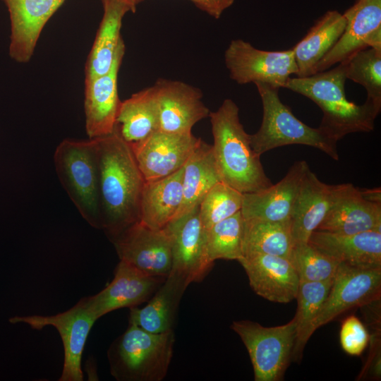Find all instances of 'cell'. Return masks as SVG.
<instances>
[{
    "label": "cell",
    "mask_w": 381,
    "mask_h": 381,
    "mask_svg": "<svg viewBox=\"0 0 381 381\" xmlns=\"http://www.w3.org/2000/svg\"><path fill=\"white\" fill-rule=\"evenodd\" d=\"M95 140L101 229L111 240L139 221L145 180L131 147L116 131Z\"/></svg>",
    "instance_id": "6da1fadb"
},
{
    "label": "cell",
    "mask_w": 381,
    "mask_h": 381,
    "mask_svg": "<svg viewBox=\"0 0 381 381\" xmlns=\"http://www.w3.org/2000/svg\"><path fill=\"white\" fill-rule=\"evenodd\" d=\"M212 151L222 182L241 193L257 192L272 183L266 175L260 156L251 147L250 134L239 119V109L231 99L210 115Z\"/></svg>",
    "instance_id": "7a4b0ae2"
},
{
    "label": "cell",
    "mask_w": 381,
    "mask_h": 381,
    "mask_svg": "<svg viewBox=\"0 0 381 381\" xmlns=\"http://www.w3.org/2000/svg\"><path fill=\"white\" fill-rule=\"evenodd\" d=\"M345 64L307 77H290L284 88L313 101L323 116L320 128L337 143L345 135L374 130L380 114L366 101L361 105L349 101L345 93Z\"/></svg>",
    "instance_id": "3957f363"
},
{
    "label": "cell",
    "mask_w": 381,
    "mask_h": 381,
    "mask_svg": "<svg viewBox=\"0 0 381 381\" xmlns=\"http://www.w3.org/2000/svg\"><path fill=\"white\" fill-rule=\"evenodd\" d=\"M174 330L147 332L133 323L107 351L110 373L118 381H161L173 353Z\"/></svg>",
    "instance_id": "277c9868"
},
{
    "label": "cell",
    "mask_w": 381,
    "mask_h": 381,
    "mask_svg": "<svg viewBox=\"0 0 381 381\" xmlns=\"http://www.w3.org/2000/svg\"><path fill=\"white\" fill-rule=\"evenodd\" d=\"M262 104V120L258 131L250 135V145L257 155L277 147L303 145L317 148L339 159L337 142L320 127L312 128L297 119L281 101L279 88L255 83Z\"/></svg>",
    "instance_id": "5b68a950"
},
{
    "label": "cell",
    "mask_w": 381,
    "mask_h": 381,
    "mask_svg": "<svg viewBox=\"0 0 381 381\" xmlns=\"http://www.w3.org/2000/svg\"><path fill=\"white\" fill-rule=\"evenodd\" d=\"M54 162L62 186L81 216L101 229L95 138L63 140L55 150Z\"/></svg>",
    "instance_id": "8992f818"
},
{
    "label": "cell",
    "mask_w": 381,
    "mask_h": 381,
    "mask_svg": "<svg viewBox=\"0 0 381 381\" xmlns=\"http://www.w3.org/2000/svg\"><path fill=\"white\" fill-rule=\"evenodd\" d=\"M244 344L255 381L281 380L292 358L296 339V323L264 327L250 320L234 321L231 325Z\"/></svg>",
    "instance_id": "52a82bcc"
},
{
    "label": "cell",
    "mask_w": 381,
    "mask_h": 381,
    "mask_svg": "<svg viewBox=\"0 0 381 381\" xmlns=\"http://www.w3.org/2000/svg\"><path fill=\"white\" fill-rule=\"evenodd\" d=\"M229 77L240 85L267 83L284 87L288 79L297 73L294 51H265L243 40H231L224 52Z\"/></svg>",
    "instance_id": "ba28073f"
},
{
    "label": "cell",
    "mask_w": 381,
    "mask_h": 381,
    "mask_svg": "<svg viewBox=\"0 0 381 381\" xmlns=\"http://www.w3.org/2000/svg\"><path fill=\"white\" fill-rule=\"evenodd\" d=\"M380 290L381 268H361L341 262L327 297L309 329V338L318 328L347 310L377 299Z\"/></svg>",
    "instance_id": "9c48e42d"
},
{
    "label": "cell",
    "mask_w": 381,
    "mask_h": 381,
    "mask_svg": "<svg viewBox=\"0 0 381 381\" xmlns=\"http://www.w3.org/2000/svg\"><path fill=\"white\" fill-rule=\"evenodd\" d=\"M97 319L78 302L71 308L54 315L14 316L11 323H25L35 329L55 327L61 336L64 352L59 381H82L81 361L91 328Z\"/></svg>",
    "instance_id": "30bf717a"
},
{
    "label": "cell",
    "mask_w": 381,
    "mask_h": 381,
    "mask_svg": "<svg viewBox=\"0 0 381 381\" xmlns=\"http://www.w3.org/2000/svg\"><path fill=\"white\" fill-rule=\"evenodd\" d=\"M120 260L155 277H167L171 271V246L165 229L136 222L110 240Z\"/></svg>",
    "instance_id": "8fae6325"
},
{
    "label": "cell",
    "mask_w": 381,
    "mask_h": 381,
    "mask_svg": "<svg viewBox=\"0 0 381 381\" xmlns=\"http://www.w3.org/2000/svg\"><path fill=\"white\" fill-rule=\"evenodd\" d=\"M165 279L147 274L120 260L113 280L97 294L84 297L78 303L98 320L113 310L137 307L147 301Z\"/></svg>",
    "instance_id": "7c38bea8"
},
{
    "label": "cell",
    "mask_w": 381,
    "mask_h": 381,
    "mask_svg": "<svg viewBox=\"0 0 381 381\" xmlns=\"http://www.w3.org/2000/svg\"><path fill=\"white\" fill-rule=\"evenodd\" d=\"M164 229L171 246V271L190 283L200 282L213 266L206 246V229L199 217V207L171 220Z\"/></svg>",
    "instance_id": "4fadbf2b"
},
{
    "label": "cell",
    "mask_w": 381,
    "mask_h": 381,
    "mask_svg": "<svg viewBox=\"0 0 381 381\" xmlns=\"http://www.w3.org/2000/svg\"><path fill=\"white\" fill-rule=\"evenodd\" d=\"M344 32L317 66V73L341 63L367 47L381 49V0H356L343 13Z\"/></svg>",
    "instance_id": "5bb4252c"
},
{
    "label": "cell",
    "mask_w": 381,
    "mask_h": 381,
    "mask_svg": "<svg viewBox=\"0 0 381 381\" xmlns=\"http://www.w3.org/2000/svg\"><path fill=\"white\" fill-rule=\"evenodd\" d=\"M153 86L158 109L159 131L192 133L193 126L209 116L198 88L179 80L160 78Z\"/></svg>",
    "instance_id": "9a60e30c"
},
{
    "label": "cell",
    "mask_w": 381,
    "mask_h": 381,
    "mask_svg": "<svg viewBox=\"0 0 381 381\" xmlns=\"http://www.w3.org/2000/svg\"><path fill=\"white\" fill-rule=\"evenodd\" d=\"M200 140L192 133H171L159 130L131 149L145 181H149L169 176L182 168Z\"/></svg>",
    "instance_id": "2e32d148"
},
{
    "label": "cell",
    "mask_w": 381,
    "mask_h": 381,
    "mask_svg": "<svg viewBox=\"0 0 381 381\" xmlns=\"http://www.w3.org/2000/svg\"><path fill=\"white\" fill-rule=\"evenodd\" d=\"M316 230L341 235L381 230V204L365 200L352 183L334 185L332 205Z\"/></svg>",
    "instance_id": "e0dca14e"
},
{
    "label": "cell",
    "mask_w": 381,
    "mask_h": 381,
    "mask_svg": "<svg viewBox=\"0 0 381 381\" xmlns=\"http://www.w3.org/2000/svg\"><path fill=\"white\" fill-rule=\"evenodd\" d=\"M125 52L122 41L113 65L107 73L85 78V130L89 138H97L114 131L120 106L118 94V74Z\"/></svg>",
    "instance_id": "ac0fdd59"
},
{
    "label": "cell",
    "mask_w": 381,
    "mask_h": 381,
    "mask_svg": "<svg viewBox=\"0 0 381 381\" xmlns=\"http://www.w3.org/2000/svg\"><path fill=\"white\" fill-rule=\"evenodd\" d=\"M238 261L248 276L250 286L258 296L279 303L296 299L299 278L289 259L252 253L243 255Z\"/></svg>",
    "instance_id": "d6986e66"
},
{
    "label": "cell",
    "mask_w": 381,
    "mask_h": 381,
    "mask_svg": "<svg viewBox=\"0 0 381 381\" xmlns=\"http://www.w3.org/2000/svg\"><path fill=\"white\" fill-rule=\"evenodd\" d=\"M309 169L306 161H297L277 183L257 192L243 193L241 209L243 219L290 220L303 179Z\"/></svg>",
    "instance_id": "ffe728a7"
},
{
    "label": "cell",
    "mask_w": 381,
    "mask_h": 381,
    "mask_svg": "<svg viewBox=\"0 0 381 381\" xmlns=\"http://www.w3.org/2000/svg\"><path fill=\"white\" fill-rule=\"evenodd\" d=\"M10 13V54L19 62L28 61L47 22L63 0H4Z\"/></svg>",
    "instance_id": "44dd1931"
},
{
    "label": "cell",
    "mask_w": 381,
    "mask_h": 381,
    "mask_svg": "<svg viewBox=\"0 0 381 381\" xmlns=\"http://www.w3.org/2000/svg\"><path fill=\"white\" fill-rule=\"evenodd\" d=\"M308 243L340 263L361 268H381V230L353 235L315 230Z\"/></svg>",
    "instance_id": "7402d4cb"
},
{
    "label": "cell",
    "mask_w": 381,
    "mask_h": 381,
    "mask_svg": "<svg viewBox=\"0 0 381 381\" xmlns=\"http://www.w3.org/2000/svg\"><path fill=\"white\" fill-rule=\"evenodd\" d=\"M334 191V185L323 183L310 169L306 171L290 219L294 245L308 242L329 211Z\"/></svg>",
    "instance_id": "603a6c76"
},
{
    "label": "cell",
    "mask_w": 381,
    "mask_h": 381,
    "mask_svg": "<svg viewBox=\"0 0 381 381\" xmlns=\"http://www.w3.org/2000/svg\"><path fill=\"white\" fill-rule=\"evenodd\" d=\"M190 283L182 275L171 272L142 308H130L128 323L152 332L174 330L181 298Z\"/></svg>",
    "instance_id": "cb8c5ba5"
},
{
    "label": "cell",
    "mask_w": 381,
    "mask_h": 381,
    "mask_svg": "<svg viewBox=\"0 0 381 381\" xmlns=\"http://www.w3.org/2000/svg\"><path fill=\"white\" fill-rule=\"evenodd\" d=\"M346 19L336 10L327 11L292 48L297 66L296 77L317 73V66L344 31Z\"/></svg>",
    "instance_id": "d4e9b609"
},
{
    "label": "cell",
    "mask_w": 381,
    "mask_h": 381,
    "mask_svg": "<svg viewBox=\"0 0 381 381\" xmlns=\"http://www.w3.org/2000/svg\"><path fill=\"white\" fill-rule=\"evenodd\" d=\"M183 167L166 177L145 181L140 202L139 222L163 229L176 214L182 201Z\"/></svg>",
    "instance_id": "484cf974"
},
{
    "label": "cell",
    "mask_w": 381,
    "mask_h": 381,
    "mask_svg": "<svg viewBox=\"0 0 381 381\" xmlns=\"http://www.w3.org/2000/svg\"><path fill=\"white\" fill-rule=\"evenodd\" d=\"M159 129L158 109L153 86L121 102L114 131L131 147L141 143Z\"/></svg>",
    "instance_id": "4316f807"
},
{
    "label": "cell",
    "mask_w": 381,
    "mask_h": 381,
    "mask_svg": "<svg viewBox=\"0 0 381 381\" xmlns=\"http://www.w3.org/2000/svg\"><path fill=\"white\" fill-rule=\"evenodd\" d=\"M103 16L85 66V78L104 75L109 71L123 41L121 36L122 21L126 13L131 11L118 0H102Z\"/></svg>",
    "instance_id": "83f0119b"
},
{
    "label": "cell",
    "mask_w": 381,
    "mask_h": 381,
    "mask_svg": "<svg viewBox=\"0 0 381 381\" xmlns=\"http://www.w3.org/2000/svg\"><path fill=\"white\" fill-rule=\"evenodd\" d=\"M221 181L212 147L201 139L183 166L182 201L173 219L199 207L207 192Z\"/></svg>",
    "instance_id": "f1b7e54d"
},
{
    "label": "cell",
    "mask_w": 381,
    "mask_h": 381,
    "mask_svg": "<svg viewBox=\"0 0 381 381\" xmlns=\"http://www.w3.org/2000/svg\"><path fill=\"white\" fill-rule=\"evenodd\" d=\"M293 247L290 220L244 219L243 255L258 253L290 260Z\"/></svg>",
    "instance_id": "f546056e"
},
{
    "label": "cell",
    "mask_w": 381,
    "mask_h": 381,
    "mask_svg": "<svg viewBox=\"0 0 381 381\" xmlns=\"http://www.w3.org/2000/svg\"><path fill=\"white\" fill-rule=\"evenodd\" d=\"M332 280L299 282L296 297L298 306L294 318L296 323V339L292 358L295 361H300L302 357L303 349L310 339L309 329L327 297Z\"/></svg>",
    "instance_id": "4dcf8cb0"
},
{
    "label": "cell",
    "mask_w": 381,
    "mask_h": 381,
    "mask_svg": "<svg viewBox=\"0 0 381 381\" xmlns=\"http://www.w3.org/2000/svg\"><path fill=\"white\" fill-rule=\"evenodd\" d=\"M346 79L366 90V102L379 113L381 110V49L367 47L343 61Z\"/></svg>",
    "instance_id": "1f68e13d"
},
{
    "label": "cell",
    "mask_w": 381,
    "mask_h": 381,
    "mask_svg": "<svg viewBox=\"0 0 381 381\" xmlns=\"http://www.w3.org/2000/svg\"><path fill=\"white\" fill-rule=\"evenodd\" d=\"M244 219L241 210L206 230L210 260H236L243 257Z\"/></svg>",
    "instance_id": "d6a6232c"
},
{
    "label": "cell",
    "mask_w": 381,
    "mask_h": 381,
    "mask_svg": "<svg viewBox=\"0 0 381 381\" xmlns=\"http://www.w3.org/2000/svg\"><path fill=\"white\" fill-rule=\"evenodd\" d=\"M290 260L299 282H322L332 279L340 264L309 243L294 244Z\"/></svg>",
    "instance_id": "836d02e7"
},
{
    "label": "cell",
    "mask_w": 381,
    "mask_h": 381,
    "mask_svg": "<svg viewBox=\"0 0 381 381\" xmlns=\"http://www.w3.org/2000/svg\"><path fill=\"white\" fill-rule=\"evenodd\" d=\"M243 193L219 182L205 195L199 205V217L207 230L241 210Z\"/></svg>",
    "instance_id": "e575fe53"
},
{
    "label": "cell",
    "mask_w": 381,
    "mask_h": 381,
    "mask_svg": "<svg viewBox=\"0 0 381 381\" xmlns=\"http://www.w3.org/2000/svg\"><path fill=\"white\" fill-rule=\"evenodd\" d=\"M339 341L346 353L358 356L369 344L370 335L362 322L357 317L351 315L341 323Z\"/></svg>",
    "instance_id": "d590c367"
},
{
    "label": "cell",
    "mask_w": 381,
    "mask_h": 381,
    "mask_svg": "<svg viewBox=\"0 0 381 381\" xmlns=\"http://www.w3.org/2000/svg\"><path fill=\"white\" fill-rule=\"evenodd\" d=\"M211 17L219 19L235 0H188Z\"/></svg>",
    "instance_id": "8d00e7d4"
},
{
    "label": "cell",
    "mask_w": 381,
    "mask_h": 381,
    "mask_svg": "<svg viewBox=\"0 0 381 381\" xmlns=\"http://www.w3.org/2000/svg\"><path fill=\"white\" fill-rule=\"evenodd\" d=\"M362 196L367 200L381 204L380 188L360 189Z\"/></svg>",
    "instance_id": "74e56055"
},
{
    "label": "cell",
    "mask_w": 381,
    "mask_h": 381,
    "mask_svg": "<svg viewBox=\"0 0 381 381\" xmlns=\"http://www.w3.org/2000/svg\"><path fill=\"white\" fill-rule=\"evenodd\" d=\"M121 2L126 4L131 10L132 12H134L136 9L137 5L140 4L143 0H118Z\"/></svg>",
    "instance_id": "f35d334b"
},
{
    "label": "cell",
    "mask_w": 381,
    "mask_h": 381,
    "mask_svg": "<svg viewBox=\"0 0 381 381\" xmlns=\"http://www.w3.org/2000/svg\"><path fill=\"white\" fill-rule=\"evenodd\" d=\"M63 1H65V0H63Z\"/></svg>",
    "instance_id": "ab89813d"
}]
</instances>
